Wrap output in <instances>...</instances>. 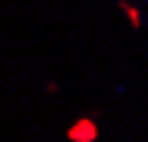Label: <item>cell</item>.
Segmentation results:
<instances>
[{
	"mask_svg": "<svg viewBox=\"0 0 148 142\" xmlns=\"http://www.w3.org/2000/svg\"><path fill=\"white\" fill-rule=\"evenodd\" d=\"M98 139V123L91 117H82L79 123L69 126V142H95Z\"/></svg>",
	"mask_w": 148,
	"mask_h": 142,
	"instance_id": "1",
	"label": "cell"
},
{
	"mask_svg": "<svg viewBox=\"0 0 148 142\" xmlns=\"http://www.w3.org/2000/svg\"><path fill=\"white\" fill-rule=\"evenodd\" d=\"M120 10L126 13V19L132 22V28H139V26H142V16H139V10H136V6H129V3H120Z\"/></svg>",
	"mask_w": 148,
	"mask_h": 142,
	"instance_id": "2",
	"label": "cell"
}]
</instances>
